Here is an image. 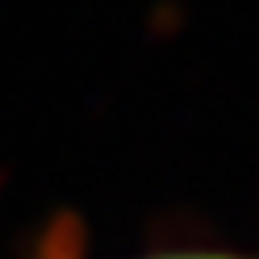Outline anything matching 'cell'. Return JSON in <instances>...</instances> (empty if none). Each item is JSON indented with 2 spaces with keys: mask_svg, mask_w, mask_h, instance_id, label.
<instances>
[{
  "mask_svg": "<svg viewBox=\"0 0 259 259\" xmlns=\"http://www.w3.org/2000/svg\"><path fill=\"white\" fill-rule=\"evenodd\" d=\"M34 259H88L84 230L75 222H51L38 238ZM142 259H259L255 251H163V255H142Z\"/></svg>",
  "mask_w": 259,
  "mask_h": 259,
  "instance_id": "cell-1",
  "label": "cell"
}]
</instances>
